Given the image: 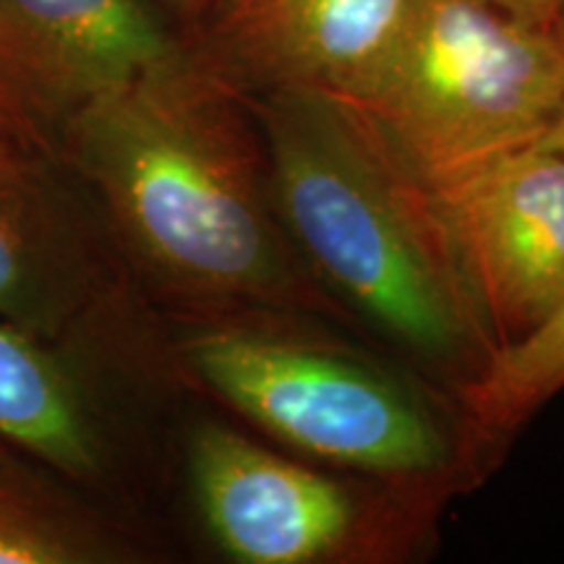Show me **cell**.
<instances>
[{"mask_svg":"<svg viewBox=\"0 0 564 564\" xmlns=\"http://www.w3.org/2000/svg\"><path fill=\"white\" fill-rule=\"evenodd\" d=\"M158 554L144 518L0 440V564H144Z\"/></svg>","mask_w":564,"mask_h":564,"instance_id":"cell-11","label":"cell"},{"mask_svg":"<svg viewBox=\"0 0 564 564\" xmlns=\"http://www.w3.org/2000/svg\"><path fill=\"white\" fill-rule=\"evenodd\" d=\"M58 154L162 322L280 308L361 335L282 225L249 95L192 37L66 118Z\"/></svg>","mask_w":564,"mask_h":564,"instance_id":"cell-1","label":"cell"},{"mask_svg":"<svg viewBox=\"0 0 564 564\" xmlns=\"http://www.w3.org/2000/svg\"><path fill=\"white\" fill-rule=\"evenodd\" d=\"M183 392L207 394L249 432L306 460L457 497L484 478L455 392L322 316L241 308L165 322Z\"/></svg>","mask_w":564,"mask_h":564,"instance_id":"cell-3","label":"cell"},{"mask_svg":"<svg viewBox=\"0 0 564 564\" xmlns=\"http://www.w3.org/2000/svg\"><path fill=\"white\" fill-rule=\"evenodd\" d=\"M288 236L358 333L463 390L497 352L436 188L361 105L306 89L249 95Z\"/></svg>","mask_w":564,"mask_h":564,"instance_id":"cell-2","label":"cell"},{"mask_svg":"<svg viewBox=\"0 0 564 564\" xmlns=\"http://www.w3.org/2000/svg\"><path fill=\"white\" fill-rule=\"evenodd\" d=\"M494 3L507 13H512L514 19L525 21V24L541 26V30H554L562 0H494Z\"/></svg>","mask_w":564,"mask_h":564,"instance_id":"cell-14","label":"cell"},{"mask_svg":"<svg viewBox=\"0 0 564 564\" xmlns=\"http://www.w3.org/2000/svg\"><path fill=\"white\" fill-rule=\"evenodd\" d=\"M554 32H556V37H560V40L564 42V0H562V6H560V13H556Z\"/></svg>","mask_w":564,"mask_h":564,"instance_id":"cell-17","label":"cell"},{"mask_svg":"<svg viewBox=\"0 0 564 564\" xmlns=\"http://www.w3.org/2000/svg\"><path fill=\"white\" fill-rule=\"evenodd\" d=\"M152 3L160 6L183 32L194 34L196 26L207 17L212 0H152Z\"/></svg>","mask_w":564,"mask_h":564,"instance_id":"cell-15","label":"cell"},{"mask_svg":"<svg viewBox=\"0 0 564 564\" xmlns=\"http://www.w3.org/2000/svg\"><path fill=\"white\" fill-rule=\"evenodd\" d=\"M0 316L162 398L183 392L165 322L58 152L0 150Z\"/></svg>","mask_w":564,"mask_h":564,"instance_id":"cell-6","label":"cell"},{"mask_svg":"<svg viewBox=\"0 0 564 564\" xmlns=\"http://www.w3.org/2000/svg\"><path fill=\"white\" fill-rule=\"evenodd\" d=\"M535 147H541V150H552V152L564 154V102L560 105V110L554 112V118H552V123H549V129L541 133L539 141H535Z\"/></svg>","mask_w":564,"mask_h":564,"instance_id":"cell-16","label":"cell"},{"mask_svg":"<svg viewBox=\"0 0 564 564\" xmlns=\"http://www.w3.org/2000/svg\"><path fill=\"white\" fill-rule=\"evenodd\" d=\"M162 394L100 358L45 343L0 316V440L141 518V455L129 400Z\"/></svg>","mask_w":564,"mask_h":564,"instance_id":"cell-7","label":"cell"},{"mask_svg":"<svg viewBox=\"0 0 564 564\" xmlns=\"http://www.w3.org/2000/svg\"><path fill=\"white\" fill-rule=\"evenodd\" d=\"M0 150L58 152V129L0 79Z\"/></svg>","mask_w":564,"mask_h":564,"instance_id":"cell-13","label":"cell"},{"mask_svg":"<svg viewBox=\"0 0 564 564\" xmlns=\"http://www.w3.org/2000/svg\"><path fill=\"white\" fill-rule=\"evenodd\" d=\"M411 9L413 0H212L188 37L246 95L306 89L361 102Z\"/></svg>","mask_w":564,"mask_h":564,"instance_id":"cell-9","label":"cell"},{"mask_svg":"<svg viewBox=\"0 0 564 564\" xmlns=\"http://www.w3.org/2000/svg\"><path fill=\"white\" fill-rule=\"evenodd\" d=\"M564 392V301L539 327L494 352L489 366L455 392L470 460L489 478L535 415Z\"/></svg>","mask_w":564,"mask_h":564,"instance_id":"cell-12","label":"cell"},{"mask_svg":"<svg viewBox=\"0 0 564 564\" xmlns=\"http://www.w3.org/2000/svg\"><path fill=\"white\" fill-rule=\"evenodd\" d=\"M186 45L152 0H0V79L55 129Z\"/></svg>","mask_w":564,"mask_h":564,"instance_id":"cell-10","label":"cell"},{"mask_svg":"<svg viewBox=\"0 0 564 564\" xmlns=\"http://www.w3.org/2000/svg\"><path fill=\"white\" fill-rule=\"evenodd\" d=\"M497 348L564 301V154L525 147L436 186Z\"/></svg>","mask_w":564,"mask_h":564,"instance_id":"cell-8","label":"cell"},{"mask_svg":"<svg viewBox=\"0 0 564 564\" xmlns=\"http://www.w3.org/2000/svg\"><path fill=\"white\" fill-rule=\"evenodd\" d=\"M181 457L196 523L236 564L419 562L457 497L329 468L217 419L186 429Z\"/></svg>","mask_w":564,"mask_h":564,"instance_id":"cell-4","label":"cell"},{"mask_svg":"<svg viewBox=\"0 0 564 564\" xmlns=\"http://www.w3.org/2000/svg\"><path fill=\"white\" fill-rule=\"evenodd\" d=\"M564 102V42L494 0H413L361 108L432 186L525 150Z\"/></svg>","mask_w":564,"mask_h":564,"instance_id":"cell-5","label":"cell"}]
</instances>
